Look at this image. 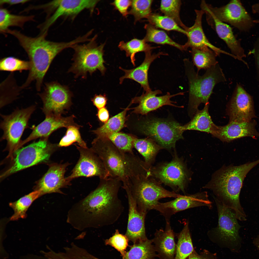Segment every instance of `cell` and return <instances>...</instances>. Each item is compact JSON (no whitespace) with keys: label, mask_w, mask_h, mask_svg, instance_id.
Returning <instances> with one entry per match:
<instances>
[{"label":"cell","mask_w":259,"mask_h":259,"mask_svg":"<svg viewBox=\"0 0 259 259\" xmlns=\"http://www.w3.org/2000/svg\"><path fill=\"white\" fill-rule=\"evenodd\" d=\"M122 182L118 178L110 177L100 179L97 187L69 210L67 223L80 230L115 223L124 210L118 196Z\"/></svg>","instance_id":"1"},{"label":"cell","mask_w":259,"mask_h":259,"mask_svg":"<svg viewBox=\"0 0 259 259\" xmlns=\"http://www.w3.org/2000/svg\"><path fill=\"white\" fill-rule=\"evenodd\" d=\"M6 33L15 36L27 53L29 59L30 68L28 77L23 87H27L34 81L37 90L40 91L44 77L52 61L64 49L82 42L78 37L67 42H55L45 38L46 33H41L35 37L28 36L16 30L8 29Z\"/></svg>","instance_id":"2"},{"label":"cell","mask_w":259,"mask_h":259,"mask_svg":"<svg viewBox=\"0 0 259 259\" xmlns=\"http://www.w3.org/2000/svg\"><path fill=\"white\" fill-rule=\"evenodd\" d=\"M259 163L258 159L238 166L222 167L203 188L211 190L218 200L235 213L238 220L246 221L247 216L240 202V192L246 175Z\"/></svg>","instance_id":"3"},{"label":"cell","mask_w":259,"mask_h":259,"mask_svg":"<svg viewBox=\"0 0 259 259\" xmlns=\"http://www.w3.org/2000/svg\"><path fill=\"white\" fill-rule=\"evenodd\" d=\"M90 148L100 157L109 177L118 178L122 182L130 178L146 173L149 167L133 154L123 153L107 139H95Z\"/></svg>","instance_id":"4"},{"label":"cell","mask_w":259,"mask_h":259,"mask_svg":"<svg viewBox=\"0 0 259 259\" xmlns=\"http://www.w3.org/2000/svg\"><path fill=\"white\" fill-rule=\"evenodd\" d=\"M186 61L189 85V113L193 116L198 110V107L201 104L209 103L215 85L226 81V79L218 63L206 70L205 73L200 76L195 71L193 63L188 60Z\"/></svg>","instance_id":"5"},{"label":"cell","mask_w":259,"mask_h":259,"mask_svg":"<svg viewBox=\"0 0 259 259\" xmlns=\"http://www.w3.org/2000/svg\"><path fill=\"white\" fill-rule=\"evenodd\" d=\"M123 183V188L129 190L140 210L146 213L154 209L160 199L176 198L182 195L165 189L160 182L150 176L149 172L131 177Z\"/></svg>","instance_id":"6"},{"label":"cell","mask_w":259,"mask_h":259,"mask_svg":"<svg viewBox=\"0 0 259 259\" xmlns=\"http://www.w3.org/2000/svg\"><path fill=\"white\" fill-rule=\"evenodd\" d=\"M97 37L96 35L86 43L77 44L71 47L74 52L73 62L68 72L73 73L75 77L86 78L88 73L91 75L97 70L104 75L106 70L103 57L105 44L98 45L96 41Z\"/></svg>","instance_id":"7"},{"label":"cell","mask_w":259,"mask_h":259,"mask_svg":"<svg viewBox=\"0 0 259 259\" xmlns=\"http://www.w3.org/2000/svg\"><path fill=\"white\" fill-rule=\"evenodd\" d=\"M59 147L58 144L51 143L48 139L44 138L18 149L14 153L11 165L1 175V178L39 163L48 161L52 154Z\"/></svg>","instance_id":"8"},{"label":"cell","mask_w":259,"mask_h":259,"mask_svg":"<svg viewBox=\"0 0 259 259\" xmlns=\"http://www.w3.org/2000/svg\"><path fill=\"white\" fill-rule=\"evenodd\" d=\"M182 125L172 120L151 117L142 121L139 129L163 149L169 150L174 148L177 141L183 138Z\"/></svg>","instance_id":"9"},{"label":"cell","mask_w":259,"mask_h":259,"mask_svg":"<svg viewBox=\"0 0 259 259\" xmlns=\"http://www.w3.org/2000/svg\"><path fill=\"white\" fill-rule=\"evenodd\" d=\"M200 6L205 13L228 23L243 32L249 31L254 27L253 20L240 0L230 1L220 7H214L202 0Z\"/></svg>","instance_id":"10"},{"label":"cell","mask_w":259,"mask_h":259,"mask_svg":"<svg viewBox=\"0 0 259 259\" xmlns=\"http://www.w3.org/2000/svg\"><path fill=\"white\" fill-rule=\"evenodd\" d=\"M35 108V106L32 105L24 108H17L9 115L1 114L2 120L0 127L3 132L1 140L7 141L6 148L9 152L7 158L12 160L24 131L28 127L29 120Z\"/></svg>","instance_id":"11"},{"label":"cell","mask_w":259,"mask_h":259,"mask_svg":"<svg viewBox=\"0 0 259 259\" xmlns=\"http://www.w3.org/2000/svg\"><path fill=\"white\" fill-rule=\"evenodd\" d=\"M150 171L151 176L160 183L170 187L175 192L185 193L190 173L182 159L176 154L170 162L151 166Z\"/></svg>","instance_id":"12"},{"label":"cell","mask_w":259,"mask_h":259,"mask_svg":"<svg viewBox=\"0 0 259 259\" xmlns=\"http://www.w3.org/2000/svg\"><path fill=\"white\" fill-rule=\"evenodd\" d=\"M39 94L45 116L61 115L71 105L72 93L67 87L56 82L46 83L44 91Z\"/></svg>","instance_id":"13"},{"label":"cell","mask_w":259,"mask_h":259,"mask_svg":"<svg viewBox=\"0 0 259 259\" xmlns=\"http://www.w3.org/2000/svg\"><path fill=\"white\" fill-rule=\"evenodd\" d=\"M212 197L217 210L218 222L217 226L209 230V233L214 234L220 240L229 242L240 247L241 240L239 232L241 226L235 213L213 195Z\"/></svg>","instance_id":"14"},{"label":"cell","mask_w":259,"mask_h":259,"mask_svg":"<svg viewBox=\"0 0 259 259\" xmlns=\"http://www.w3.org/2000/svg\"><path fill=\"white\" fill-rule=\"evenodd\" d=\"M75 145L79 152L80 157L71 174L66 177L68 182L71 183L73 179L80 177L97 176L100 179L109 177L102 161L90 148Z\"/></svg>","instance_id":"15"},{"label":"cell","mask_w":259,"mask_h":259,"mask_svg":"<svg viewBox=\"0 0 259 259\" xmlns=\"http://www.w3.org/2000/svg\"><path fill=\"white\" fill-rule=\"evenodd\" d=\"M99 0H53L45 5L47 12H54L50 17L44 23L41 25V29L47 31L48 29L59 18L69 17L74 18L81 12L85 9L92 12Z\"/></svg>","instance_id":"16"},{"label":"cell","mask_w":259,"mask_h":259,"mask_svg":"<svg viewBox=\"0 0 259 259\" xmlns=\"http://www.w3.org/2000/svg\"><path fill=\"white\" fill-rule=\"evenodd\" d=\"M201 206L206 207L210 209L212 208V203L209 200L206 192L182 195L174 200L165 202H158L154 209L159 212L165 217L166 220H169L171 216L178 212Z\"/></svg>","instance_id":"17"},{"label":"cell","mask_w":259,"mask_h":259,"mask_svg":"<svg viewBox=\"0 0 259 259\" xmlns=\"http://www.w3.org/2000/svg\"><path fill=\"white\" fill-rule=\"evenodd\" d=\"M229 122H250L256 117L253 98L242 86L237 83L228 107Z\"/></svg>","instance_id":"18"},{"label":"cell","mask_w":259,"mask_h":259,"mask_svg":"<svg viewBox=\"0 0 259 259\" xmlns=\"http://www.w3.org/2000/svg\"><path fill=\"white\" fill-rule=\"evenodd\" d=\"M70 164L68 162L50 164L47 172L37 182L34 190L39 191L41 196L52 193L64 194L61 188L71 185L65 177L67 168Z\"/></svg>","instance_id":"19"},{"label":"cell","mask_w":259,"mask_h":259,"mask_svg":"<svg viewBox=\"0 0 259 259\" xmlns=\"http://www.w3.org/2000/svg\"><path fill=\"white\" fill-rule=\"evenodd\" d=\"M123 188L126 193L128 205V221L125 235L134 244L147 239L145 224L147 214L140 210L129 190L126 188Z\"/></svg>","instance_id":"20"},{"label":"cell","mask_w":259,"mask_h":259,"mask_svg":"<svg viewBox=\"0 0 259 259\" xmlns=\"http://www.w3.org/2000/svg\"><path fill=\"white\" fill-rule=\"evenodd\" d=\"M256 121L254 119L241 123L229 122L224 126H218L214 124L211 134L221 141L229 142L241 138L249 137L256 138L259 137V133L256 127Z\"/></svg>","instance_id":"21"},{"label":"cell","mask_w":259,"mask_h":259,"mask_svg":"<svg viewBox=\"0 0 259 259\" xmlns=\"http://www.w3.org/2000/svg\"><path fill=\"white\" fill-rule=\"evenodd\" d=\"M162 93L161 91L157 90H151L146 92L141 96L136 97L132 99L131 102L132 103H137L138 105L133 109L132 112L142 115H146L149 112L166 105L178 108H182V106H178L174 104L176 103L171 100L172 97L175 96L183 95V92H180L173 94L169 92L164 95L158 96L157 95Z\"/></svg>","instance_id":"22"},{"label":"cell","mask_w":259,"mask_h":259,"mask_svg":"<svg viewBox=\"0 0 259 259\" xmlns=\"http://www.w3.org/2000/svg\"><path fill=\"white\" fill-rule=\"evenodd\" d=\"M44 120L36 126H33L32 131L25 140L21 141L19 146H22L28 142L38 138H47L54 131L62 127L68 128L71 126L80 127L75 123V116L72 115L64 117L61 115H49L45 116Z\"/></svg>","instance_id":"23"},{"label":"cell","mask_w":259,"mask_h":259,"mask_svg":"<svg viewBox=\"0 0 259 259\" xmlns=\"http://www.w3.org/2000/svg\"><path fill=\"white\" fill-rule=\"evenodd\" d=\"M195 12L196 18L194 24L191 27H188L185 30L188 40L183 45L185 50L189 47L192 48L207 46L214 51L217 56L223 53L232 57L231 54L216 47L209 41L206 36L202 26V18L204 12L201 9L195 10Z\"/></svg>","instance_id":"24"},{"label":"cell","mask_w":259,"mask_h":259,"mask_svg":"<svg viewBox=\"0 0 259 259\" xmlns=\"http://www.w3.org/2000/svg\"><path fill=\"white\" fill-rule=\"evenodd\" d=\"M207 22L214 29L218 36L225 43L231 54L236 57L248 67L247 63L243 60L246 55L242 47L241 40L234 35L232 29L227 24L221 21L214 16L206 14Z\"/></svg>","instance_id":"25"},{"label":"cell","mask_w":259,"mask_h":259,"mask_svg":"<svg viewBox=\"0 0 259 259\" xmlns=\"http://www.w3.org/2000/svg\"><path fill=\"white\" fill-rule=\"evenodd\" d=\"M165 230L156 231L153 240L157 256L161 259H174L176 245L175 234L171 226L169 220H166Z\"/></svg>","instance_id":"26"},{"label":"cell","mask_w":259,"mask_h":259,"mask_svg":"<svg viewBox=\"0 0 259 259\" xmlns=\"http://www.w3.org/2000/svg\"><path fill=\"white\" fill-rule=\"evenodd\" d=\"M145 57L142 63L139 66L134 69L126 70L121 67L120 69L124 71L125 74L119 78L120 84L124 79H130L140 84L146 92L150 90L148 80V72L152 63L156 59L161 55H167V53L159 52L157 53L151 54V51L145 53Z\"/></svg>","instance_id":"27"},{"label":"cell","mask_w":259,"mask_h":259,"mask_svg":"<svg viewBox=\"0 0 259 259\" xmlns=\"http://www.w3.org/2000/svg\"><path fill=\"white\" fill-rule=\"evenodd\" d=\"M209 103L205 104L203 108L198 110L190 121L182 125V131L184 132L187 130H195L211 134L214 124L209 113Z\"/></svg>","instance_id":"28"},{"label":"cell","mask_w":259,"mask_h":259,"mask_svg":"<svg viewBox=\"0 0 259 259\" xmlns=\"http://www.w3.org/2000/svg\"><path fill=\"white\" fill-rule=\"evenodd\" d=\"M193 64L196 67L197 71L202 69L207 70L218 63L215 53L207 46L191 48Z\"/></svg>","instance_id":"29"},{"label":"cell","mask_w":259,"mask_h":259,"mask_svg":"<svg viewBox=\"0 0 259 259\" xmlns=\"http://www.w3.org/2000/svg\"><path fill=\"white\" fill-rule=\"evenodd\" d=\"M130 104L122 112L112 117L101 126L93 130L96 135V139H106L108 135L118 132L124 126L126 115Z\"/></svg>","instance_id":"30"},{"label":"cell","mask_w":259,"mask_h":259,"mask_svg":"<svg viewBox=\"0 0 259 259\" xmlns=\"http://www.w3.org/2000/svg\"><path fill=\"white\" fill-rule=\"evenodd\" d=\"M133 146L143 157L145 163L151 166L158 152L163 149L154 141L148 137L141 139L135 138Z\"/></svg>","instance_id":"31"},{"label":"cell","mask_w":259,"mask_h":259,"mask_svg":"<svg viewBox=\"0 0 259 259\" xmlns=\"http://www.w3.org/2000/svg\"><path fill=\"white\" fill-rule=\"evenodd\" d=\"M152 240L147 239L131 246L122 259H153L157 256Z\"/></svg>","instance_id":"32"},{"label":"cell","mask_w":259,"mask_h":259,"mask_svg":"<svg viewBox=\"0 0 259 259\" xmlns=\"http://www.w3.org/2000/svg\"><path fill=\"white\" fill-rule=\"evenodd\" d=\"M177 236L178 241L174 259H187L194 251L188 221L184 222L182 230Z\"/></svg>","instance_id":"33"},{"label":"cell","mask_w":259,"mask_h":259,"mask_svg":"<svg viewBox=\"0 0 259 259\" xmlns=\"http://www.w3.org/2000/svg\"><path fill=\"white\" fill-rule=\"evenodd\" d=\"M41 195L40 192L35 190L21 197L16 201L9 203L14 213L10 218L11 221H16L27 217V211L33 202Z\"/></svg>","instance_id":"34"},{"label":"cell","mask_w":259,"mask_h":259,"mask_svg":"<svg viewBox=\"0 0 259 259\" xmlns=\"http://www.w3.org/2000/svg\"><path fill=\"white\" fill-rule=\"evenodd\" d=\"M144 28L146 30V34L143 39L146 42L168 45L181 50H185L183 45L173 41L164 31L157 29L150 24H146Z\"/></svg>","instance_id":"35"},{"label":"cell","mask_w":259,"mask_h":259,"mask_svg":"<svg viewBox=\"0 0 259 259\" xmlns=\"http://www.w3.org/2000/svg\"><path fill=\"white\" fill-rule=\"evenodd\" d=\"M33 15H18L11 14L6 9L0 8V30L5 33L10 26H15L23 28L25 23L34 21Z\"/></svg>","instance_id":"36"},{"label":"cell","mask_w":259,"mask_h":259,"mask_svg":"<svg viewBox=\"0 0 259 259\" xmlns=\"http://www.w3.org/2000/svg\"><path fill=\"white\" fill-rule=\"evenodd\" d=\"M118 47L121 50L124 51L127 57H130L131 62L134 66H135V55L140 52L145 53L151 51L158 47L151 46L147 43L144 40L134 38L127 42L122 41Z\"/></svg>","instance_id":"37"},{"label":"cell","mask_w":259,"mask_h":259,"mask_svg":"<svg viewBox=\"0 0 259 259\" xmlns=\"http://www.w3.org/2000/svg\"><path fill=\"white\" fill-rule=\"evenodd\" d=\"M147 18L149 24L157 28L168 31H176L186 35V31L172 19L167 16L151 13Z\"/></svg>","instance_id":"38"},{"label":"cell","mask_w":259,"mask_h":259,"mask_svg":"<svg viewBox=\"0 0 259 259\" xmlns=\"http://www.w3.org/2000/svg\"><path fill=\"white\" fill-rule=\"evenodd\" d=\"M181 4V0H162L160 9L164 15L172 19L185 30L188 27L182 22L180 15Z\"/></svg>","instance_id":"39"},{"label":"cell","mask_w":259,"mask_h":259,"mask_svg":"<svg viewBox=\"0 0 259 259\" xmlns=\"http://www.w3.org/2000/svg\"><path fill=\"white\" fill-rule=\"evenodd\" d=\"M135 138L130 135L118 132L108 135L106 139L121 151L133 154V143Z\"/></svg>","instance_id":"40"},{"label":"cell","mask_w":259,"mask_h":259,"mask_svg":"<svg viewBox=\"0 0 259 259\" xmlns=\"http://www.w3.org/2000/svg\"><path fill=\"white\" fill-rule=\"evenodd\" d=\"M152 0H132L131 8L129 14L133 15L135 22L141 19L146 18L151 13V7Z\"/></svg>","instance_id":"41"},{"label":"cell","mask_w":259,"mask_h":259,"mask_svg":"<svg viewBox=\"0 0 259 259\" xmlns=\"http://www.w3.org/2000/svg\"><path fill=\"white\" fill-rule=\"evenodd\" d=\"M29 61L23 60L12 56L5 57L0 61V70L2 71L13 72L29 70Z\"/></svg>","instance_id":"42"},{"label":"cell","mask_w":259,"mask_h":259,"mask_svg":"<svg viewBox=\"0 0 259 259\" xmlns=\"http://www.w3.org/2000/svg\"><path fill=\"white\" fill-rule=\"evenodd\" d=\"M80 127L71 126L67 128L65 135L62 138L58 144L59 147H66L75 142L79 146L87 147L86 144L82 140L79 130Z\"/></svg>","instance_id":"43"},{"label":"cell","mask_w":259,"mask_h":259,"mask_svg":"<svg viewBox=\"0 0 259 259\" xmlns=\"http://www.w3.org/2000/svg\"><path fill=\"white\" fill-rule=\"evenodd\" d=\"M129 241L125 235L120 233L119 230L116 229L112 236L105 240V243L114 247L120 252L123 257L126 252L125 250L128 245Z\"/></svg>","instance_id":"44"},{"label":"cell","mask_w":259,"mask_h":259,"mask_svg":"<svg viewBox=\"0 0 259 259\" xmlns=\"http://www.w3.org/2000/svg\"><path fill=\"white\" fill-rule=\"evenodd\" d=\"M131 3L132 0H114L111 4L123 16L126 17L129 14L128 9Z\"/></svg>","instance_id":"45"},{"label":"cell","mask_w":259,"mask_h":259,"mask_svg":"<svg viewBox=\"0 0 259 259\" xmlns=\"http://www.w3.org/2000/svg\"><path fill=\"white\" fill-rule=\"evenodd\" d=\"M248 54H253L254 56L257 80L259 85V36L254 43L253 48L249 51Z\"/></svg>","instance_id":"46"},{"label":"cell","mask_w":259,"mask_h":259,"mask_svg":"<svg viewBox=\"0 0 259 259\" xmlns=\"http://www.w3.org/2000/svg\"><path fill=\"white\" fill-rule=\"evenodd\" d=\"M91 100L94 105L99 109L104 107L107 99L105 94H95Z\"/></svg>","instance_id":"47"},{"label":"cell","mask_w":259,"mask_h":259,"mask_svg":"<svg viewBox=\"0 0 259 259\" xmlns=\"http://www.w3.org/2000/svg\"><path fill=\"white\" fill-rule=\"evenodd\" d=\"M97 115L100 121L102 123H105L109 120V112L107 109L105 107L98 109Z\"/></svg>","instance_id":"48"},{"label":"cell","mask_w":259,"mask_h":259,"mask_svg":"<svg viewBox=\"0 0 259 259\" xmlns=\"http://www.w3.org/2000/svg\"><path fill=\"white\" fill-rule=\"evenodd\" d=\"M204 253L199 255L194 251L187 259H212L208 254Z\"/></svg>","instance_id":"49"},{"label":"cell","mask_w":259,"mask_h":259,"mask_svg":"<svg viewBox=\"0 0 259 259\" xmlns=\"http://www.w3.org/2000/svg\"><path fill=\"white\" fill-rule=\"evenodd\" d=\"M30 0H0V5L4 4H7L10 5L19 4H23Z\"/></svg>","instance_id":"50"},{"label":"cell","mask_w":259,"mask_h":259,"mask_svg":"<svg viewBox=\"0 0 259 259\" xmlns=\"http://www.w3.org/2000/svg\"><path fill=\"white\" fill-rule=\"evenodd\" d=\"M18 259H49L47 257L32 254H27L21 256Z\"/></svg>","instance_id":"51"},{"label":"cell","mask_w":259,"mask_h":259,"mask_svg":"<svg viewBox=\"0 0 259 259\" xmlns=\"http://www.w3.org/2000/svg\"><path fill=\"white\" fill-rule=\"evenodd\" d=\"M251 9L253 13L259 14V1L252 5Z\"/></svg>","instance_id":"52"},{"label":"cell","mask_w":259,"mask_h":259,"mask_svg":"<svg viewBox=\"0 0 259 259\" xmlns=\"http://www.w3.org/2000/svg\"><path fill=\"white\" fill-rule=\"evenodd\" d=\"M253 243L259 251V235L257 236L254 239Z\"/></svg>","instance_id":"53"},{"label":"cell","mask_w":259,"mask_h":259,"mask_svg":"<svg viewBox=\"0 0 259 259\" xmlns=\"http://www.w3.org/2000/svg\"><path fill=\"white\" fill-rule=\"evenodd\" d=\"M253 22L255 24H259V19L254 20Z\"/></svg>","instance_id":"54"}]
</instances>
